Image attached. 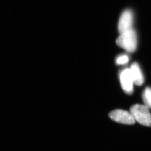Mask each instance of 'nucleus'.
I'll use <instances>...</instances> for the list:
<instances>
[{
	"instance_id": "nucleus-1",
	"label": "nucleus",
	"mask_w": 151,
	"mask_h": 151,
	"mask_svg": "<svg viewBox=\"0 0 151 151\" xmlns=\"http://www.w3.org/2000/svg\"><path fill=\"white\" fill-rule=\"evenodd\" d=\"M116 43L119 47L124 49L128 52H134L137 45L136 31L132 29L121 33L116 40Z\"/></svg>"
},
{
	"instance_id": "nucleus-2",
	"label": "nucleus",
	"mask_w": 151,
	"mask_h": 151,
	"mask_svg": "<svg viewBox=\"0 0 151 151\" xmlns=\"http://www.w3.org/2000/svg\"><path fill=\"white\" fill-rule=\"evenodd\" d=\"M130 113L138 123L146 127H151V114L146 106L134 105L130 108Z\"/></svg>"
},
{
	"instance_id": "nucleus-3",
	"label": "nucleus",
	"mask_w": 151,
	"mask_h": 151,
	"mask_svg": "<svg viewBox=\"0 0 151 151\" xmlns=\"http://www.w3.org/2000/svg\"><path fill=\"white\" fill-rule=\"evenodd\" d=\"M110 118L116 122L126 125H134L135 120L131 113L122 110H114L109 113Z\"/></svg>"
},
{
	"instance_id": "nucleus-4",
	"label": "nucleus",
	"mask_w": 151,
	"mask_h": 151,
	"mask_svg": "<svg viewBox=\"0 0 151 151\" xmlns=\"http://www.w3.org/2000/svg\"><path fill=\"white\" fill-rule=\"evenodd\" d=\"M134 15L132 12L127 9L123 12L118 22V30L119 33H122L133 29Z\"/></svg>"
},
{
	"instance_id": "nucleus-5",
	"label": "nucleus",
	"mask_w": 151,
	"mask_h": 151,
	"mask_svg": "<svg viewBox=\"0 0 151 151\" xmlns=\"http://www.w3.org/2000/svg\"><path fill=\"white\" fill-rule=\"evenodd\" d=\"M120 81L121 87L124 92L128 95L133 94L134 83L130 69L126 68L122 71L120 75Z\"/></svg>"
},
{
	"instance_id": "nucleus-6",
	"label": "nucleus",
	"mask_w": 151,
	"mask_h": 151,
	"mask_svg": "<svg viewBox=\"0 0 151 151\" xmlns=\"http://www.w3.org/2000/svg\"><path fill=\"white\" fill-rule=\"evenodd\" d=\"M130 69L134 84L137 86H142L144 83V77L138 63H133Z\"/></svg>"
},
{
	"instance_id": "nucleus-7",
	"label": "nucleus",
	"mask_w": 151,
	"mask_h": 151,
	"mask_svg": "<svg viewBox=\"0 0 151 151\" xmlns=\"http://www.w3.org/2000/svg\"><path fill=\"white\" fill-rule=\"evenodd\" d=\"M142 98L145 106L148 108H151V88H146L143 93Z\"/></svg>"
},
{
	"instance_id": "nucleus-8",
	"label": "nucleus",
	"mask_w": 151,
	"mask_h": 151,
	"mask_svg": "<svg viewBox=\"0 0 151 151\" xmlns=\"http://www.w3.org/2000/svg\"><path fill=\"white\" fill-rule=\"evenodd\" d=\"M129 61V58L127 56H122L117 58L116 63L118 64H125Z\"/></svg>"
}]
</instances>
